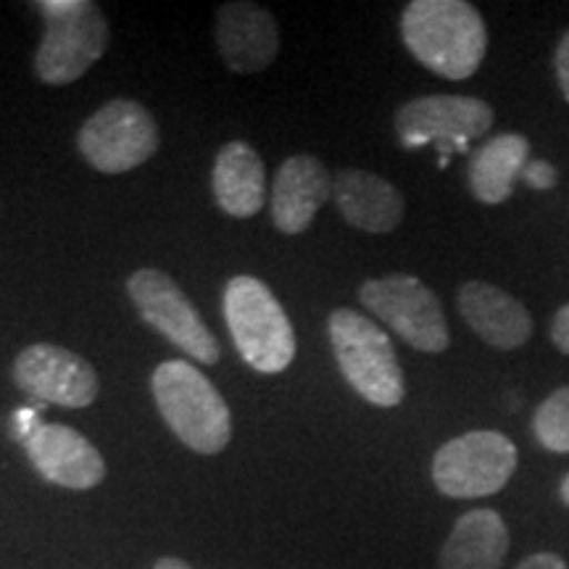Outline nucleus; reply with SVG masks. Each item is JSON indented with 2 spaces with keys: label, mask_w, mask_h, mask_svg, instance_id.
<instances>
[{
  "label": "nucleus",
  "mask_w": 569,
  "mask_h": 569,
  "mask_svg": "<svg viewBox=\"0 0 569 569\" xmlns=\"http://www.w3.org/2000/svg\"><path fill=\"white\" fill-rule=\"evenodd\" d=\"M401 38L425 69L446 80H469L488 48L486 21L467 0H415L403 9Z\"/></svg>",
  "instance_id": "nucleus-1"
},
{
  "label": "nucleus",
  "mask_w": 569,
  "mask_h": 569,
  "mask_svg": "<svg viewBox=\"0 0 569 569\" xmlns=\"http://www.w3.org/2000/svg\"><path fill=\"white\" fill-rule=\"evenodd\" d=\"M161 419L190 451L213 457L232 438L230 407L201 369L182 359L163 361L151 377Z\"/></svg>",
  "instance_id": "nucleus-2"
},
{
  "label": "nucleus",
  "mask_w": 569,
  "mask_h": 569,
  "mask_svg": "<svg viewBox=\"0 0 569 569\" xmlns=\"http://www.w3.org/2000/svg\"><path fill=\"white\" fill-rule=\"evenodd\" d=\"M224 319L234 348L261 375H277L296 359L293 325L269 284L251 274L232 277L224 284Z\"/></svg>",
  "instance_id": "nucleus-3"
},
{
  "label": "nucleus",
  "mask_w": 569,
  "mask_h": 569,
  "mask_svg": "<svg viewBox=\"0 0 569 569\" xmlns=\"http://www.w3.org/2000/svg\"><path fill=\"white\" fill-rule=\"evenodd\" d=\"M46 21L34 74L46 84H69L88 74L109 48V21L101 6L90 0H40L34 3Z\"/></svg>",
  "instance_id": "nucleus-4"
},
{
  "label": "nucleus",
  "mask_w": 569,
  "mask_h": 569,
  "mask_svg": "<svg viewBox=\"0 0 569 569\" xmlns=\"http://www.w3.org/2000/svg\"><path fill=\"white\" fill-rule=\"evenodd\" d=\"M327 332L340 372L356 393L380 409H393L403 401V372L382 327L353 309H336Z\"/></svg>",
  "instance_id": "nucleus-5"
},
{
  "label": "nucleus",
  "mask_w": 569,
  "mask_h": 569,
  "mask_svg": "<svg viewBox=\"0 0 569 569\" xmlns=\"http://www.w3.org/2000/svg\"><path fill=\"white\" fill-rule=\"evenodd\" d=\"M77 146L92 169L103 174H124L142 167L159 151V124L142 103L113 98L82 124Z\"/></svg>",
  "instance_id": "nucleus-6"
},
{
  "label": "nucleus",
  "mask_w": 569,
  "mask_h": 569,
  "mask_svg": "<svg viewBox=\"0 0 569 569\" xmlns=\"http://www.w3.org/2000/svg\"><path fill=\"white\" fill-rule=\"evenodd\" d=\"M517 446L496 430H472L448 440L432 459V480L448 498H486L511 480Z\"/></svg>",
  "instance_id": "nucleus-7"
},
{
  "label": "nucleus",
  "mask_w": 569,
  "mask_h": 569,
  "mask_svg": "<svg viewBox=\"0 0 569 569\" xmlns=\"http://www.w3.org/2000/svg\"><path fill=\"white\" fill-rule=\"evenodd\" d=\"M127 293H130L138 315L169 343L206 367L217 365L222 356L217 336L206 327L193 301L167 272L151 267L138 269L127 280Z\"/></svg>",
  "instance_id": "nucleus-8"
},
{
  "label": "nucleus",
  "mask_w": 569,
  "mask_h": 569,
  "mask_svg": "<svg viewBox=\"0 0 569 569\" xmlns=\"http://www.w3.org/2000/svg\"><path fill=\"white\" fill-rule=\"evenodd\" d=\"M359 301L417 351L443 353L451 343L443 306L417 277L388 274L367 280L359 290Z\"/></svg>",
  "instance_id": "nucleus-9"
},
{
  "label": "nucleus",
  "mask_w": 569,
  "mask_h": 569,
  "mask_svg": "<svg viewBox=\"0 0 569 569\" xmlns=\"http://www.w3.org/2000/svg\"><path fill=\"white\" fill-rule=\"evenodd\" d=\"M493 127V109L469 96H425L396 111V132L407 148L438 146L440 167L448 153L467 151Z\"/></svg>",
  "instance_id": "nucleus-10"
},
{
  "label": "nucleus",
  "mask_w": 569,
  "mask_h": 569,
  "mask_svg": "<svg viewBox=\"0 0 569 569\" xmlns=\"http://www.w3.org/2000/svg\"><path fill=\"white\" fill-rule=\"evenodd\" d=\"M13 382L27 396L63 409H84L98 398L101 382L90 361L63 346L34 343L13 361Z\"/></svg>",
  "instance_id": "nucleus-11"
},
{
  "label": "nucleus",
  "mask_w": 569,
  "mask_h": 569,
  "mask_svg": "<svg viewBox=\"0 0 569 569\" xmlns=\"http://www.w3.org/2000/svg\"><path fill=\"white\" fill-rule=\"evenodd\" d=\"M217 46L234 74H259L280 53V27L272 11L251 0H234L217 11Z\"/></svg>",
  "instance_id": "nucleus-12"
},
{
  "label": "nucleus",
  "mask_w": 569,
  "mask_h": 569,
  "mask_svg": "<svg viewBox=\"0 0 569 569\" xmlns=\"http://www.w3.org/2000/svg\"><path fill=\"white\" fill-rule=\"evenodd\" d=\"M24 448L42 478L61 488L88 490L106 478V461L98 448L67 425H40L24 440Z\"/></svg>",
  "instance_id": "nucleus-13"
},
{
  "label": "nucleus",
  "mask_w": 569,
  "mask_h": 569,
  "mask_svg": "<svg viewBox=\"0 0 569 569\" xmlns=\"http://www.w3.org/2000/svg\"><path fill=\"white\" fill-rule=\"evenodd\" d=\"M330 196L332 180L325 163L309 153L290 156L277 169L272 184L274 227L284 234L306 232Z\"/></svg>",
  "instance_id": "nucleus-14"
},
{
  "label": "nucleus",
  "mask_w": 569,
  "mask_h": 569,
  "mask_svg": "<svg viewBox=\"0 0 569 569\" xmlns=\"http://www.w3.org/2000/svg\"><path fill=\"white\" fill-rule=\"evenodd\" d=\"M459 311L482 343L515 351L532 336V317L515 296L490 282H465L459 288Z\"/></svg>",
  "instance_id": "nucleus-15"
},
{
  "label": "nucleus",
  "mask_w": 569,
  "mask_h": 569,
  "mask_svg": "<svg viewBox=\"0 0 569 569\" xmlns=\"http://www.w3.org/2000/svg\"><path fill=\"white\" fill-rule=\"evenodd\" d=\"M332 198L351 227L365 232H393L403 219V198L382 177L361 169H340L332 180Z\"/></svg>",
  "instance_id": "nucleus-16"
},
{
  "label": "nucleus",
  "mask_w": 569,
  "mask_h": 569,
  "mask_svg": "<svg viewBox=\"0 0 569 569\" xmlns=\"http://www.w3.org/2000/svg\"><path fill=\"white\" fill-rule=\"evenodd\" d=\"M217 206L227 217L251 219L261 211L267 198L264 161L246 140H230L217 153L211 172Z\"/></svg>",
  "instance_id": "nucleus-17"
},
{
  "label": "nucleus",
  "mask_w": 569,
  "mask_h": 569,
  "mask_svg": "<svg viewBox=\"0 0 569 569\" xmlns=\"http://www.w3.org/2000/svg\"><path fill=\"white\" fill-rule=\"evenodd\" d=\"M509 551V530L493 509L461 515L440 549V569H501Z\"/></svg>",
  "instance_id": "nucleus-18"
},
{
  "label": "nucleus",
  "mask_w": 569,
  "mask_h": 569,
  "mask_svg": "<svg viewBox=\"0 0 569 569\" xmlns=\"http://www.w3.org/2000/svg\"><path fill=\"white\" fill-rule=\"evenodd\" d=\"M530 142L522 134L507 132L482 142L469 159V190L480 203L498 206L509 201L528 167Z\"/></svg>",
  "instance_id": "nucleus-19"
},
{
  "label": "nucleus",
  "mask_w": 569,
  "mask_h": 569,
  "mask_svg": "<svg viewBox=\"0 0 569 569\" xmlns=\"http://www.w3.org/2000/svg\"><path fill=\"white\" fill-rule=\"evenodd\" d=\"M538 443L551 453H569V386L553 390L532 417Z\"/></svg>",
  "instance_id": "nucleus-20"
},
{
  "label": "nucleus",
  "mask_w": 569,
  "mask_h": 569,
  "mask_svg": "<svg viewBox=\"0 0 569 569\" xmlns=\"http://www.w3.org/2000/svg\"><path fill=\"white\" fill-rule=\"evenodd\" d=\"M522 180L528 182L532 190H551L553 184L559 182V174L549 161H528V167H525L522 172Z\"/></svg>",
  "instance_id": "nucleus-21"
},
{
  "label": "nucleus",
  "mask_w": 569,
  "mask_h": 569,
  "mask_svg": "<svg viewBox=\"0 0 569 569\" xmlns=\"http://www.w3.org/2000/svg\"><path fill=\"white\" fill-rule=\"evenodd\" d=\"M551 340L561 353L569 356V303L561 306V309L557 311V317H553Z\"/></svg>",
  "instance_id": "nucleus-22"
},
{
  "label": "nucleus",
  "mask_w": 569,
  "mask_h": 569,
  "mask_svg": "<svg viewBox=\"0 0 569 569\" xmlns=\"http://www.w3.org/2000/svg\"><path fill=\"white\" fill-rule=\"evenodd\" d=\"M40 425L42 422H40V417H38V409H19L17 417H13V422H11L13 432H17V438L21 440V443H24V440L30 438Z\"/></svg>",
  "instance_id": "nucleus-23"
},
{
  "label": "nucleus",
  "mask_w": 569,
  "mask_h": 569,
  "mask_svg": "<svg viewBox=\"0 0 569 569\" xmlns=\"http://www.w3.org/2000/svg\"><path fill=\"white\" fill-rule=\"evenodd\" d=\"M557 80H559L561 96H565L569 103V30L565 32V38L559 40V48H557Z\"/></svg>",
  "instance_id": "nucleus-24"
},
{
  "label": "nucleus",
  "mask_w": 569,
  "mask_h": 569,
  "mask_svg": "<svg viewBox=\"0 0 569 569\" xmlns=\"http://www.w3.org/2000/svg\"><path fill=\"white\" fill-rule=\"evenodd\" d=\"M515 569H567V565L559 553L543 551V553H532V557L522 559Z\"/></svg>",
  "instance_id": "nucleus-25"
},
{
  "label": "nucleus",
  "mask_w": 569,
  "mask_h": 569,
  "mask_svg": "<svg viewBox=\"0 0 569 569\" xmlns=\"http://www.w3.org/2000/svg\"><path fill=\"white\" fill-rule=\"evenodd\" d=\"M153 569H193L188 565V561L177 559V557H161L159 561H156Z\"/></svg>",
  "instance_id": "nucleus-26"
},
{
  "label": "nucleus",
  "mask_w": 569,
  "mask_h": 569,
  "mask_svg": "<svg viewBox=\"0 0 569 569\" xmlns=\"http://www.w3.org/2000/svg\"><path fill=\"white\" fill-rule=\"evenodd\" d=\"M559 496H561V501H565V503H567V507H569V475H567V478H565V480H561Z\"/></svg>",
  "instance_id": "nucleus-27"
}]
</instances>
